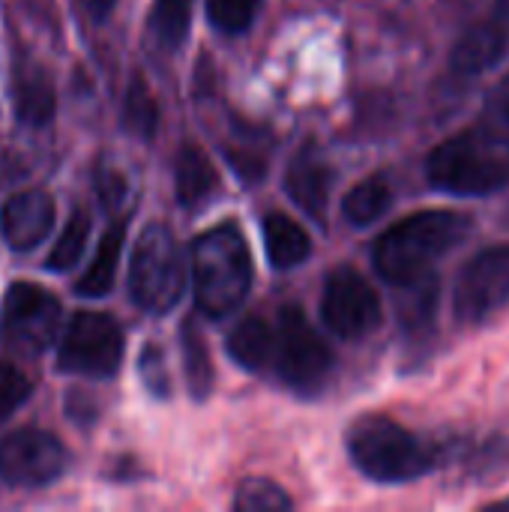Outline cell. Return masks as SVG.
Returning <instances> with one entry per match:
<instances>
[{
	"mask_svg": "<svg viewBox=\"0 0 509 512\" xmlns=\"http://www.w3.org/2000/svg\"><path fill=\"white\" fill-rule=\"evenodd\" d=\"M471 234V216L456 210H420L387 228L372 249L375 270L390 285H408L447 258Z\"/></svg>",
	"mask_w": 509,
	"mask_h": 512,
	"instance_id": "obj_1",
	"label": "cell"
},
{
	"mask_svg": "<svg viewBox=\"0 0 509 512\" xmlns=\"http://www.w3.org/2000/svg\"><path fill=\"white\" fill-rule=\"evenodd\" d=\"M429 183L447 195H489L509 183L507 120L441 141L426 162Z\"/></svg>",
	"mask_w": 509,
	"mask_h": 512,
	"instance_id": "obj_2",
	"label": "cell"
},
{
	"mask_svg": "<svg viewBox=\"0 0 509 512\" xmlns=\"http://www.w3.org/2000/svg\"><path fill=\"white\" fill-rule=\"evenodd\" d=\"M192 288L201 315L222 321L234 315L252 288V255L243 234L225 222L192 243Z\"/></svg>",
	"mask_w": 509,
	"mask_h": 512,
	"instance_id": "obj_3",
	"label": "cell"
},
{
	"mask_svg": "<svg viewBox=\"0 0 509 512\" xmlns=\"http://www.w3.org/2000/svg\"><path fill=\"white\" fill-rule=\"evenodd\" d=\"M348 453L360 474L375 483H411L426 477L441 462V447L405 429L402 423L369 414L348 429Z\"/></svg>",
	"mask_w": 509,
	"mask_h": 512,
	"instance_id": "obj_4",
	"label": "cell"
},
{
	"mask_svg": "<svg viewBox=\"0 0 509 512\" xmlns=\"http://www.w3.org/2000/svg\"><path fill=\"white\" fill-rule=\"evenodd\" d=\"M186 288V261L168 225L153 222L141 231L129 264V297L150 315L171 312Z\"/></svg>",
	"mask_w": 509,
	"mask_h": 512,
	"instance_id": "obj_5",
	"label": "cell"
},
{
	"mask_svg": "<svg viewBox=\"0 0 509 512\" xmlns=\"http://www.w3.org/2000/svg\"><path fill=\"white\" fill-rule=\"evenodd\" d=\"M273 372L288 390L300 396H315L333 375V351L315 333L300 306L285 303L276 315Z\"/></svg>",
	"mask_w": 509,
	"mask_h": 512,
	"instance_id": "obj_6",
	"label": "cell"
},
{
	"mask_svg": "<svg viewBox=\"0 0 509 512\" xmlns=\"http://www.w3.org/2000/svg\"><path fill=\"white\" fill-rule=\"evenodd\" d=\"M60 300L33 282H15L6 291L3 315H0V336L9 348L39 357L45 354L60 330Z\"/></svg>",
	"mask_w": 509,
	"mask_h": 512,
	"instance_id": "obj_7",
	"label": "cell"
},
{
	"mask_svg": "<svg viewBox=\"0 0 509 512\" xmlns=\"http://www.w3.org/2000/svg\"><path fill=\"white\" fill-rule=\"evenodd\" d=\"M123 363V330L105 312H78L57 354L60 372L84 378H114Z\"/></svg>",
	"mask_w": 509,
	"mask_h": 512,
	"instance_id": "obj_8",
	"label": "cell"
},
{
	"mask_svg": "<svg viewBox=\"0 0 509 512\" xmlns=\"http://www.w3.org/2000/svg\"><path fill=\"white\" fill-rule=\"evenodd\" d=\"M321 321L333 336L345 342H360L381 327L384 309L375 288L354 267H336L324 282Z\"/></svg>",
	"mask_w": 509,
	"mask_h": 512,
	"instance_id": "obj_9",
	"label": "cell"
},
{
	"mask_svg": "<svg viewBox=\"0 0 509 512\" xmlns=\"http://www.w3.org/2000/svg\"><path fill=\"white\" fill-rule=\"evenodd\" d=\"M69 453L57 435L15 429L0 441V480L18 489H42L66 471Z\"/></svg>",
	"mask_w": 509,
	"mask_h": 512,
	"instance_id": "obj_10",
	"label": "cell"
},
{
	"mask_svg": "<svg viewBox=\"0 0 509 512\" xmlns=\"http://www.w3.org/2000/svg\"><path fill=\"white\" fill-rule=\"evenodd\" d=\"M509 303V246L474 255L456 282L453 312L462 324H480Z\"/></svg>",
	"mask_w": 509,
	"mask_h": 512,
	"instance_id": "obj_11",
	"label": "cell"
},
{
	"mask_svg": "<svg viewBox=\"0 0 509 512\" xmlns=\"http://www.w3.org/2000/svg\"><path fill=\"white\" fill-rule=\"evenodd\" d=\"M57 210L48 192L42 189H27L12 195L3 210H0V231L9 249L15 252H30L36 249L54 228Z\"/></svg>",
	"mask_w": 509,
	"mask_h": 512,
	"instance_id": "obj_12",
	"label": "cell"
},
{
	"mask_svg": "<svg viewBox=\"0 0 509 512\" xmlns=\"http://www.w3.org/2000/svg\"><path fill=\"white\" fill-rule=\"evenodd\" d=\"M333 165L315 150L306 147L297 153V159L288 165L285 174V192L291 195V201L309 213L312 219L324 222L327 219V204H330V189H333Z\"/></svg>",
	"mask_w": 509,
	"mask_h": 512,
	"instance_id": "obj_13",
	"label": "cell"
},
{
	"mask_svg": "<svg viewBox=\"0 0 509 512\" xmlns=\"http://www.w3.org/2000/svg\"><path fill=\"white\" fill-rule=\"evenodd\" d=\"M12 108L18 123L24 126H45L54 120L57 111V90L45 66L18 57L12 66Z\"/></svg>",
	"mask_w": 509,
	"mask_h": 512,
	"instance_id": "obj_14",
	"label": "cell"
},
{
	"mask_svg": "<svg viewBox=\"0 0 509 512\" xmlns=\"http://www.w3.org/2000/svg\"><path fill=\"white\" fill-rule=\"evenodd\" d=\"M509 51V33L504 24H474L468 27L459 42L453 45L450 54V66L459 75H483L489 69H495Z\"/></svg>",
	"mask_w": 509,
	"mask_h": 512,
	"instance_id": "obj_15",
	"label": "cell"
},
{
	"mask_svg": "<svg viewBox=\"0 0 509 512\" xmlns=\"http://www.w3.org/2000/svg\"><path fill=\"white\" fill-rule=\"evenodd\" d=\"M228 357L243 366L246 372H273V357H276V321H267L264 315H249L243 318L228 342Z\"/></svg>",
	"mask_w": 509,
	"mask_h": 512,
	"instance_id": "obj_16",
	"label": "cell"
},
{
	"mask_svg": "<svg viewBox=\"0 0 509 512\" xmlns=\"http://www.w3.org/2000/svg\"><path fill=\"white\" fill-rule=\"evenodd\" d=\"M261 234H264L267 261L276 270H294L312 255V237L288 213H279V210L267 213L261 222Z\"/></svg>",
	"mask_w": 509,
	"mask_h": 512,
	"instance_id": "obj_17",
	"label": "cell"
},
{
	"mask_svg": "<svg viewBox=\"0 0 509 512\" xmlns=\"http://www.w3.org/2000/svg\"><path fill=\"white\" fill-rule=\"evenodd\" d=\"M219 189V174L210 162V156L195 147V144H183L174 162V192L177 201L186 210L201 207L213 192Z\"/></svg>",
	"mask_w": 509,
	"mask_h": 512,
	"instance_id": "obj_18",
	"label": "cell"
},
{
	"mask_svg": "<svg viewBox=\"0 0 509 512\" xmlns=\"http://www.w3.org/2000/svg\"><path fill=\"white\" fill-rule=\"evenodd\" d=\"M126 222H129L126 216H117L102 234L96 258L90 261L87 273L75 282V291L81 297H105L114 288V276H117L120 252H123V240H126Z\"/></svg>",
	"mask_w": 509,
	"mask_h": 512,
	"instance_id": "obj_19",
	"label": "cell"
},
{
	"mask_svg": "<svg viewBox=\"0 0 509 512\" xmlns=\"http://www.w3.org/2000/svg\"><path fill=\"white\" fill-rule=\"evenodd\" d=\"M393 207V183L387 174H372L369 180L357 183L345 198H342V216L354 228H369L378 219L387 216Z\"/></svg>",
	"mask_w": 509,
	"mask_h": 512,
	"instance_id": "obj_20",
	"label": "cell"
},
{
	"mask_svg": "<svg viewBox=\"0 0 509 512\" xmlns=\"http://www.w3.org/2000/svg\"><path fill=\"white\" fill-rule=\"evenodd\" d=\"M180 345H183V372H186V387L192 399L204 402L213 393V363L204 345V336L195 324V318H186L180 327Z\"/></svg>",
	"mask_w": 509,
	"mask_h": 512,
	"instance_id": "obj_21",
	"label": "cell"
},
{
	"mask_svg": "<svg viewBox=\"0 0 509 512\" xmlns=\"http://www.w3.org/2000/svg\"><path fill=\"white\" fill-rule=\"evenodd\" d=\"M192 24V0H153L147 33L162 51H177Z\"/></svg>",
	"mask_w": 509,
	"mask_h": 512,
	"instance_id": "obj_22",
	"label": "cell"
},
{
	"mask_svg": "<svg viewBox=\"0 0 509 512\" xmlns=\"http://www.w3.org/2000/svg\"><path fill=\"white\" fill-rule=\"evenodd\" d=\"M402 297H399V321L408 333H420L429 330L438 312V279L432 273L399 285Z\"/></svg>",
	"mask_w": 509,
	"mask_h": 512,
	"instance_id": "obj_23",
	"label": "cell"
},
{
	"mask_svg": "<svg viewBox=\"0 0 509 512\" xmlns=\"http://www.w3.org/2000/svg\"><path fill=\"white\" fill-rule=\"evenodd\" d=\"M123 126L129 135L141 138V141H150L159 129V105H156V96L150 93L147 81L141 75L132 78L129 90H126V99H123Z\"/></svg>",
	"mask_w": 509,
	"mask_h": 512,
	"instance_id": "obj_24",
	"label": "cell"
},
{
	"mask_svg": "<svg viewBox=\"0 0 509 512\" xmlns=\"http://www.w3.org/2000/svg\"><path fill=\"white\" fill-rule=\"evenodd\" d=\"M87 237H90V216L84 210H72L69 222L63 225L60 240L54 243V249H51V255L45 261V267L57 270V273L72 270L81 261L84 249H87Z\"/></svg>",
	"mask_w": 509,
	"mask_h": 512,
	"instance_id": "obj_25",
	"label": "cell"
},
{
	"mask_svg": "<svg viewBox=\"0 0 509 512\" xmlns=\"http://www.w3.org/2000/svg\"><path fill=\"white\" fill-rule=\"evenodd\" d=\"M234 510L237 512H285L291 510V498L264 477H249L240 483L234 495Z\"/></svg>",
	"mask_w": 509,
	"mask_h": 512,
	"instance_id": "obj_26",
	"label": "cell"
},
{
	"mask_svg": "<svg viewBox=\"0 0 509 512\" xmlns=\"http://www.w3.org/2000/svg\"><path fill=\"white\" fill-rule=\"evenodd\" d=\"M261 9V0H207V18L216 30L234 36L246 33Z\"/></svg>",
	"mask_w": 509,
	"mask_h": 512,
	"instance_id": "obj_27",
	"label": "cell"
},
{
	"mask_svg": "<svg viewBox=\"0 0 509 512\" xmlns=\"http://www.w3.org/2000/svg\"><path fill=\"white\" fill-rule=\"evenodd\" d=\"M33 393V381L12 363L0 360V423L15 414Z\"/></svg>",
	"mask_w": 509,
	"mask_h": 512,
	"instance_id": "obj_28",
	"label": "cell"
},
{
	"mask_svg": "<svg viewBox=\"0 0 509 512\" xmlns=\"http://www.w3.org/2000/svg\"><path fill=\"white\" fill-rule=\"evenodd\" d=\"M138 372H141L144 387L156 399H168L171 396V375H168V366H165V354H162V348L156 342L144 345V351L138 357Z\"/></svg>",
	"mask_w": 509,
	"mask_h": 512,
	"instance_id": "obj_29",
	"label": "cell"
},
{
	"mask_svg": "<svg viewBox=\"0 0 509 512\" xmlns=\"http://www.w3.org/2000/svg\"><path fill=\"white\" fill-rule=\"evenodd\" d=\"M96 192H99L105 210H120L129 204V180L105 162L96 165Z\"/></svg>",
	"mask_w": 509,
	"mask_h": 512,
	"instance_id": "obj_30",
	"label": "cell"
},
{
	"mask_svg": "<svg viewBox=\"0 0 509 512\" xmlns=\"http://www.w3.org/2000/svg\"><path fill=\"white\" fill-rule=\"evenodd\" d=\"M117 0H75V9L81 18H87L90 24H102L108 21V15L114 12Z\"/></svg>",
	"mask_w": 509,
	"mask_h": 512,
	"instance_id": "obj_31",
	"label": "cell"
},
{
	"mask_svg": "<svg viewBox=\"0 0 509 512\" xmlns=\"http://www.w3.org/2000/svg\"><path fill=\"white\" fill-rule=\"evenodd\" d=\"M498 15L509 21V0H498Z\"/></svg>",
	"mask_w": 509,
	"mask_h": 512,
	"instance_id": "obj_32",
	"label": "cell"
},
{
	"mask_svg": "<svg viewBox=\"0 0 509 512\" xmlns=\"http://www.w3.org/2000/svg\"><path fill=\"white\" fill-rule=\"evenodd\" d=\"M495 507H498V510H509V498H507V501H498Z\"/></svg>",
	"mask_w": 509,
	"mask_h": 512,
	"instance_id": "obj_33",
	"label": "cell"
},
{
	"mask_svg": "<svg viewBox=\"0 0 509 512\" xmlns=\"http://www.w3.org/2000/svg\"><path fill=\"white\" fill-rule=\"evenodd\" d=\"M507 222H509V213H507Z\"/></svg>",
	"mask_w": 509,
	"mask_h": 512,
	"instance_id": "obj_34",
	"label": "cell"
}]
</instances>
